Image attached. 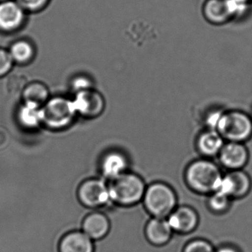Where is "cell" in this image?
I'll return each mask as SVG.
<instances>
[{
  "label": "cell",
  "instance_id": "1",
  "mask_svg": "<svg viewBox=\"0 0 252 252\" xmlns=\"http://www.w3.org/2000/svg\"><path fill=\"white\" fill-rule=\"evenodd\" d=\"M108 187L110 200L122 206L139 203L147 188L141 177L127 172L110 181Z\"/></svg>",
  "mask_w": 252,
  "mask_h": 252
},
{
  "label": "cell",
  "instance_id": "2",
  "mask_svg": "<svg viewBox=\"0 0 252 252\" xmlns=\"http://www.w3.org/2000/svg\"><path fill=\"white\" fill-rule=\"evenodd\" d=\"M189 187L200 194H212L216 191L222 175L219 167L208 160L192 162L186 171Z\"/></svg>",
  "mask_w": 252,
  "mask_h": 252
},
{
  "label": "cell",
  "instance_id": "3",
  "mask_svg": "<svg viewBox=\"0 0 252 252\" xmlns=\"http://www.w3.org/2000/svg\"><path fill=\"white\" fill-rule=\"evenodd\" d=\"M77 113L73 100L62 95L51 97L42 107V122L53 130H62L71 125Z\"/></svg>",
  "mask_w": 252,
  "mask_h": 252
},
{
  "label": "cell",
  "instance_id": "4",
  "mask_svg": "<svg viewBox=\"0 0 252 252\" xmlns=\"http://www.w3.org/2000/svg\"><path fill=\"white\" fill-rule=\"evenodd\" d=\"M142 200L145 209L153 218H167L176 209V194L164 183H154L149 186Z\"/></svg>",
  "mask_w": 252,
  "mask_h": 252
},
{
  "label": "cell",
  "instance_id": "5",
  "mask_svg": "<svg viewBox=\"0 0 252 252\" xmlns=\"http://www.w3.org/2000/svg\"><path fill=\"white\" fill-rule=\"evenodd\" d=\"M215 131L227 142H245L252 136V118L238 110L223 112Z\"/></svg>",
  "mask_w": 252,
  "mask_h": 252
},
{
  "label": "cell",
  "instance_id": "6",
  "mask_svg": "<svg viewBox=\"0 0 252 252\" xmlns=\"http://www.w3.org/2000/svg\"><path fill=\"white\" fill-rule=\"evenodd\" d=\"M77 196L80 203L88 208L101 207L111 201L108 184L96 178L83 181L78 188Z\"/></svg>",
  "mask_w": 252,
  "mask_h": 252
},
{
  "label": "cell",
  "instance_id": "7",
  "mask_svg": "<svg viewBox=\"0 0 252 252\" xmlns=\"http://www.w3.org/2000/svg\"><path fill=\"white\" fill-rule=\"evenodd\" d=\"M252 187L250 176L244 171L232 170L222 176L215 192L222 193L230 198H242L250 192Z\"/></svg>",
  "mask_w": 252,
  "mask_h": 252
},
{
  "label": "cell",
  "instance_id": "8",
  "mask_svg": "<svg viewBox=\"0 0 252 252\" xmlns=\"http://www.w3.org/2000/svg\"><path fill=\"white\" fill-rule=\"evenodd\" d=\"M27 14L15 0L0 2V33L10 34L19 32L26 24Z\"/></svg>",
  "mask_w": 252,
  "mask_h": 252
},
{
  "label": "cell",
  "instance_id": "9",
  "mask_svg": "<svg viewBox=\"0 0 252 252\" xmlns=\"http://www.w3.org/2000/svg\"><path fill=\"white\" fill-rule=\"evenodd\" d=\"M73 101L77 114L86 119L98 117L105 107L104 97L95 88L75 94Z\"/></svg>",
  "mask_w": 252,
  "mask_h": 252
},
{
  "label": "cell",
  "instance_id": "10",
  "mask_svg": "<svg viewBox=\"0 0 252 252\" xmlns=\"http://www.w3.org/2000/svg\"><path fill=\"white\" fill-rule=\"evenodd\" d=\"M220 163L227 169L240 170L249 160V153L243 143H225L219 153Z\"/></svg>",
  "mask_w": 252,
  "mask_h": 252
},
{
  "label": "cell",
  "instance_id": "11",
  "mask_svg": "<svg viewBox=\"0 0 252 252\" xmlns=\"http://www.w3.org/2000/svg\"><path fill=\"white\" fill-rule=\"evenodd\" d=\"M172 231L181 234H189L197 228L198 215L189 206L176 208L167 218Z\"/></svg>",
  "mask_w": 252,
  "mask_h": 252
},
{
  "label": "cell",
  "instance_id": "12",
  "mask_svg": "<svg viewBox=\"0 0 252 252\" xmlns=\"http://www.w3.org/2000/svg\"><path fill=\"white\" fill-rule=\"evenodd\" d=\"M94 252L92 239L83 231H70L64 234L59 243V252Z\"/></svg>",
  "mask_w": 252,
  "mask_h": 252
},
{
  "label": "cell",
  "instance_id": "13",
  "mask_svg": "<svg viewBox=\"0 0 252 252\" xmlns=\"http://www.w3.org/2000/svg\"><path fill=\"white\" fill-rule=\"evenodd\" d=\"M172 228L166 218H153L147 222L145 235L149 243L156 246H164L172 238Z\"/></svg>",
  "mask_w": 252,
  "mask_h": 252
},
{
  "label": "cell",
  "instance_id": "14",
  "mask_svg": "<svg viewBox=\"0 0 252 252\" xmlns=\"http://www.w3.org/2000/svg\"><path fill=\"white\" fill-rule=\"evenodd\" d=\"M82 228L88 237L92 240H101L108 234L110 222L104 214L94 212L88 214L82 222Z\"/></svg>",
  "mask_w": 252,
  "mask_h": 252
},
{
  "label": "cell",
  "instance_id": "15",
  "mask_svg": "<svg viewBox=\"0 0 252 252\" xmlns=\"http://www.w3.org/2000/svg\"><path fill=\"white\" fill-rule=\"evenodd\" d=\"M128 160L125 155L113 151L107 153L101 162V170L106 178L111 181L126 172Z\"/></svg>",
  "mask_w": 252,
  "mask_h": 252
},
{
  "label": "cell",
  "instance_id": "16",
  "mask_svg": "<svg viewBox=\"0 0 252 252\" xmlns=\"http://www.w3.org/2000/svg\"><path fill=\"white\" fill-rule=\"evenodd\" d=\"M14 64L26 66L34 60L36 49L34 44L27 39H19L8 48Z\"/></svg>",
  "mask_w": 252,
  "mask_h": 252
},
{
  "label": "cell",
  "instance_id": "17",
  "mask_svg": "<svg viewBox=\"0 0 252 252\" xmlns=\"http://www.w3.org/2000/svg\"><path fill=\"white\" fill-rule=\"evenodd\" d=\"M23 102L35 104L42 107L50 96L48 87L41 81H32L28 82L21 94Z\"/></svg>",
  "mask_w": 252,
  "mask_h": 252
},
{
  "label": "cell",
  "instance_id": "18",
  "mask_svg": "<svg viewBox=\"0 0 252 252\" xmlns=\"http://www.w3.org/2000/svg\"><path fill=\"white\" fill-rule=\"evenodd\" d=\"M203 13L205 19L211 24L219 26L231 20L225 0H206Z\"/></svg>",
  "mask_w": 252,
  "mask_h": 252
},
{
  "label": "cell",
  "instance_id": "19",
  "mask_svg": "<svg viewBox=\"0 0 252 252\" xmlns=\"http://www.w3.org/2000/svg\"><path fill=\"white\" fill-rule=\"evenodd\" d=\"M225 142L217 131L209 129L203 132L197 139V149L203 156L212 157L219 155Z\"/></svg>",
  "mask_w": 252,
  "mask_h": 252
},
{
  "label": "cell",
  "instance_id": "20",
  "mask_svg": "<svg viewBox=\"0 0 252 252\" xmlns=\"http://www.w3.org/2000/svg\"><path fill=\"white\" fill-rule=\"evenodd\" d=\"M17 119L24 127L33 129L42 122V107L23 102L17 111Z\"/></svg>",
  "mask_w": 252,
  "mask_h": 252
},
{
  "label": "cell",
  "instance_id": "21",
  "mask_svg": "<svg viewBox=\"0 0 252 252\" xmlns=\"http://www.w3.org/2000/svg\"><path fill=\"white\" fill-rule=\"evenodd\" d=\"M28 82H29L24 75L17 74V73L11 75L7 79V91L11 95H21Z\"/></svg>",
  "mask_w": 252,
  "mask_h": 252
},
{
  "label": "cell",
  "instance_id": "22",
  "mask_svg": "<svg viewBox=\"0 0 252 252\" xmlns=\"http://www.w3.org/2000/svg\"><path fill=\"white\" fill-rule=\"evenodd\" d=\"M231 19L243 17L249 10L250 0H225Z\"/></svg>",
  "mask_w": 252,
  "mask_h": 252
},
{
  "label": "cell",
  "instance_id": "23",
  "mask_svg": "<svg viewBox=\"0 0 252 252\" xmlns=\"http://www.w3.org/2000/svg\"><path fill=\"white\" fill-rule=\"evenodd\" d=\"M70 88L75 94L94 88L93 79L88 75L78 74L73 76L70 82Z\"/></svg>",
  "mask_w": 252,
  "mask_h": 252
},
{
  "label": "cell",
  "instance_id": "24",
  "mask_svg": "<svg viewBox=\"0 0 252 252\" xmlns=\"http://www.w3.org/2000/svg\"><path fill=\"white\" fill-rule=\"evenodd\" d=\"M230 197L220 192H213L209 197V208L216 213H221L227 210L230 204Z\"/></svg>",
  "mask_w": 252,
  "mask_h": 252
},
{
  "label": "cell",
  "instance_id": "25",
  "mask_svg": "<svg viewBox=\"0 0 252 252\" xmlns=\"http://www.w3.org/2000/svg\"><path fill=\"white\" fill-rule=\"evenodd\" d=\"M27 14L40 12L48 7L51 0H15Z\"/></svg>",
  "mask_w": 252,
  "mask_h": 252
},
{
  "label": "cell",
  "instance_id": "26",
  "mask_svg": "<svg viewBox=\"0 0 252 252\" xmlns=\"http://www.w3.org/2000/svg\"><path fill=\"white\" fill-rule=\"evenodd\" d=\"M14 66V63L8 50L0 48V79L8 76Z\"/></svg>",
  "mask_w": 252,
  "mask_h": 252
},
{
  "label": "cell",
  "instance_id": "27",
  "mask_svg": "<svg viewBox=\"0 0 252 252\" xmlns=\"http://www.w3.org/2000/svg\"><path fill=\"white\" fill-rule=\"evenodd\" d=\"M183 252H215L209 242L204 240H194L187 243Z\"/></svg>",
  "mask_w": 252,
  "mask_h": 252
},
{
  "label": "cell",
  "instance_id": "28",
  "mask_svg": "<svg viewBox=\"0 0 252 252\" xmlns=\"http://www.w3.org/2000/svg\"><path fill=\"white\" fill-rule=\"evenodd\" d=\"M222 113L223 112L217 110V111L212 112L207 116V118H206V125L209 126V129L215 131Z\"/></svg>",
  "mask_w": 252,
  "mask_h": 252
},
{
  "label": "cell",
  "instance_id": "29",
  "mask_svg": "<svg viewBox=\"0 0 252 252\" xmlns=\"http://www.w3.org/2000/svg\"><path fill=\"white\" fill-rule=\"evenodd\" d=\"M9 142V135L6 129L0 127V149L4 148Z\"/></svg>",
  "mask_w": 252,
  "mask_h": 252
},
{
  "label": "cell",
  "instance_id": "30",
  "mask_svg": "<svg viewBox=\"0 0 252 252\" xmlns=\"http://www.w3.org/2000/svg\"><path fill=\"white\" fill-rule=\"evenodd\" d=\"M215 252H239L237 249L230 246H224V247L220 248Z\"/></svg>",
  "mask_w": 252,
  "mask_h": 252
},
{
  "label": "cell",
  "instance_id": "31",
  "mask_svg": "<svg viewBox=\"0 0 252 252\" xmlns=\"http://www.w3.org/2000/svg\"><path fill=\"white\" fill-rule=\"evenodd\" d=\"M4 1H6V0H0V2H4Z\"/></svg>",
  "mask_w": 252,
  "mask_h": 252
},
{
  "label": "cell",
  "instance_id": "32",
  "mask_svg": "<svg viewBox=\"0 0 252 252\" xmlns=\"http://www.w3.org/2000/svg\"><path fill=\"white\" fill-rule=\"evenodd\" d=\"M250 1H252V0H250Z\"/></svg>",
  "mask_w": 252,
  "mask_h": 252
},
{
  "label": "cell",
  "instance_id": "33",
  "mask_svg": "<svg viewBox=\"0 0 252 252\" xmlns=\"http://www.w3.org/2000/svg\"></svg>",
  "mask_w": 252,
  "mask_h": 252
}]
</instances>
